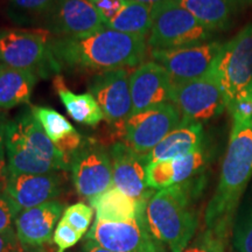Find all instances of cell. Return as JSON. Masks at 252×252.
<instances>
[{"label":"cell","mask_w":252,"mask_h":252,"mask_svg":"<svg viewBox=\"0 0 252 252\" xmlns=\"http://www.w3.org/2000/svg\"><path fill=\"white\" fill-rule=\"evenodd\" d=\"M252 178V119L234 121L220 180L204 213L206 230L226 244Z\"/></svg>","instance_id":"cell-2"},{"label":"cell","mask_w":252,"mask_h":252,"mask_svg":"<svg viewBox=\"0 0 252 252\" xmlns=\"http://www.w3.org/2000/svg\"><path fill=\"white\" fill-rule=\"evenodd\" d=\"M171 102L179 109L182 121L201 124L226 109L224 94L212 70L196 80L174 84Z\"/></svg>","instance_id":"cell-9"},{"label":"cell","mask_w":252,"mask_h":252,"mask_svg":"<svg viewBox=\"0 0 252 252\" xmlns=\"http://www.w3.org/2000/svg\"><path fill=\"white\" fill-rule=\"evenodd\" d=\"M54 88L68 115L75 122L88 126H96L104 119L102 109L91 94H74L68 89L61 76L54 78Z\"/></svg>","instance_id":"cell-24"},{"label":"cell","mask_w":252,"mask_h":252,"mask_svg":"<svg viewBox=\"0 0 252 252\" xmlns=\"http://www.w3.org/2000/svg\"><path fill=\"white\" fill-rule=\"evenodd\" d=\"M1 67H2V64H0V70H1Z\"/></svg>","instance_id":"cell-42"},{"label":"cell","mask_w":252,"mask_h":252,"mask_svg":"<svg viewBox=\"0 0 252 252\" xmlns=\"http://www.w3.org/2000/svg\"><path fill=\"white\" fill-rule=\"evenodd\" d=\"M203 126L201 123L181 121L180 125L166 135L149 154V163L175 159L203 146Z\"/></svg>","instance_id":"cell-20"},{"label":"cell","mask_w":252,"mask_h":252,"mask_svg":"<svg viewBox=\"0 0 252 252\" xmlns=\"http://www.w3.org/2000/svg\"><path fill=\"white\" fill-rule=\"evenodd\" d=\"M232 247L236 252H252V189L238 208L234 228Z\"/></svg>","instance_id":"cell-27"},{"label":"cell","mask_w":252,"mask_h":252,"mask_svg":"<svg viewBox=\"0 0 252 252\" xmlns=\"http://www.w3.org/2000/svg\"><path fill=\"white\" fill-rule=\"evenodd\" d=\"M134 1H138V2H141V4H145L147 6H150V7H156L157 5L161 4V2L166 1V0H134Z\"/></svg>","instance_id":"cell-38"},{"label":"cell","mask_w":252,"mask_h":252,"mask_svg":"<svg viewBox=\"0 0 252 252\" xmlns=\"http://www.w3.org/2000/svg\"><path fill=\"white\" fill-rule=\"evenodd\" d=\"M81 252H113V251H110L108 249L103 248L102 245L96 243V242L93 241V239L86 237V239H84V243L82 245Z\"/></svg>","instance_id":"cell-37"},{"label":"cell","mask_w":252,"mask_h":252,"mask_svg":"<svg viewBox=\"0 0 252 252\" xmlns=\"http://www.w3.org/2000/svg\"><path fill=\"white\" fill-rule=\"evenodd\" d=\"M207 163L208 153L204 146L187 156L149 163L147 185L153 190H161L171 186L184 184L202 175Z\"/></svg>","instance_id":"cell-19"},{"label":"cell","mask_w":252,"mask_h":252,"mask_svg":"<svg viewBox=\"0 0 252 252\" xmlns=\"http://www.w3.org/2000/svg\"><path fill=\"white\" fill-rule=\"evenodd\" d=\"M20 212L14 201L4 190H0V231L15 229V220Z\"/></svg>","instance_id":"cell-32"},{"label":"cell","mask_w":252,"mask_h":252,"mask_svg":"<svg viewBox=\"0 0 252 252\" xmlns=\"http://www.w3.org/2000/svg\"><path fill=\"white\" fill-rule=\"evenodd\" d=\"M39 80L35 72L2 65L0 70V110H11L30 102Z\"/></svg>","instance_id":"cell-22"},{"label":"cell","mask_w":252,"mask_h":252,"mask_svg":"<svg viewBox=\"0 0 252 252\" xmlns=\"http://www.w3.org/2000/svg\"><path fill=\"white\" fill-rule=\"evenodd\" d=\"M6 125L7 121L0 118V181L4 182L8 173L7 156H6Z\"/></svg>","instance_id":"cell-36"},{"label":"cell","mask_w":252,"mask_h":252,"mask_svg":"<svg viewBox=\"0 0 252 252\" xmlns=\"http://www.w3.org/2000/svg\"><path fill=\"white\" fill-rule=\"evenodd\" d=\"M93 216V208L83 202H78L71 204L70 207L64 209L62 220H65L69 225L76 230L78 234L83 236L89 230Z\"/></svg>","instance_id":"cell-29"},{"label":"cell","mask_w":252,"mask_h":252,"mask_svg":"<svg viewBox=\"0 0 252 252\" xmlns=\"http://www.w3.org/2000/svg\"><path fill=\"white\" fill-rule=\"evenodd\" d=\"M50 41L49 32L43 28H0V64L33 71L37 76L59 72Z\"/></svg>","instance_id":"cell-5"},{"label":"cell","mask_w":252,"mask_h":252,"mask_svg":"<svg viewBox=\"0 0 252 252\" xmlns=\"http://www.w3.org/2000/svg\"><path fill=\"white\" fill-rule=\"evenodd\" d=\"M226 109L229 110L232 121L252 119V84H249L231 102H229Z\"/></svg>","instance_id":"cell-30"},{"label":"cell","mask_w":252,"mask_h":252,"mask_svg":"<svg viewBox=\"0 0 252 252\" xmlns=\"http://www.w3.org/2000/svg\"><path fill=\"white\" fill-rule=\"evenodd\" d=\"M90 203L96 210V219L111 222L134 219L146 210L147 204L130 197L115 186L90 198Z\"/></svg>","instance_id":"cell-21"},{"label":"cell","mask_w":252,"mask_h":252,"mask_svg":"<svg viewBox=\"0 0 252 252\" xmlns=\"http://www.w3.org/2000/svg\"><path fill=\"white\" fill-rule=\"evenodd\" d=\"M212 33L176 0H166L152 8L147 46L153 50L201 45L208 42Z\"/></svg>","instance_id":"cell-6"},{"label":"cell","mask_w":252,"mask_h":252,"mask_svg":"<svg viewBox=\"0 0 252 252\" xmlns=\"http://www.w3.org/2000/svg\"><path fill=\"white\" fill-rule=\"evenodd\" d=\"M81 238L82 235L78 234L76 230L69 225L65 220H60L53 236V241L58 247L56 252H65L68 249L75 247L81 241Z\"/></svg>","instance_id":"cell-31"},{"label":"cell","mask_w":252,"mask_h":252,"mask_svg":"<svg viewBox=\"0 0 252 252\" xmlns=\"http://www.w3.org/2000/svg\"><path fill=\"white\" fill-rule=\"evenodd\" d=\"M26 250L19 241L15 229L0 231V252H25Z\"/></svg>","instance_id":"cell-34"},{"label":"cell","mask_w":252,"mask_h":252,"mask_svg":"<svg viewBox=\"0 0 252 252\" xmlns=\"http://www.w3.org/2000/svg\"><path fill=\"white\" fill-rule=\"evenodd\" d=\"M41 23L53 37H84L108 25L89 0H53Z\"/></svg>","instance_id":"cell-12"},{"label":"cell","mask_w":252,"mask_h":252,"mask_svg":"<svg viewBox=\"0 0 252 252\" xmlns=\"http://www.w3.org/2000/svg\"><path fill=\"white\" fill-rule=\"evenodd\" d=\"M106 27L131 35L146 37L152 27V7L134 0L125 1L121 11L108 21Z\"/></svg>","instance_id":"cell-25"},{"label":"cell","mask_w":252,"mask_h":252,"mask_svg":"<svg viewBox=\"0 0 252 252\" xmlns=\"http://www.w3.org/2000/svg\"><path fill=\"white\" fill-rule=\"evenodd\" d=\"M25 252H47V251L43 248H41V249H32V250H26Z\"/></svg>","instance_id":"cell-39"},{"label":"cell","mask_w":252,"mask_h":252,"mask_svg":"<svg viewBox=\"0 0 252 252\" xmlns=\"http://www.w3.org/2000/svg\"><path fill=\"white\" fill-rule=\"evenodd\" d=\"M2 190L21 210L54 201L62 194L64 179L58 172L47 174L7 173Z\"/></svg>","instance_id":"cell-16"},{"label":"cell","mask_w":252,"mask_h":252,"mask_svg":"<svg viewBox=\"0 0 252 252\" xmlns=\"http://www.w3.org/2000/svg\"><path fill=\"white\" fill-rule=\"evenodd\" d=\"M87 237L113 252H163L151 232L145 212L121 222L96 219Z\"/></svg>","instance_id":"cell-10"},{"label":"cell","mask_w":252,"mask_h":252,"mask_svg":"<svg viewBox=\"0 0 252 252\" xmlns=\"http://www.w3.org/2000/svg\"><path fill=\"white\" fill-rule=\"evenodd\" d=\"M147 40L105 27L84 37H52L50 52L60 71L99 72L139 67L146 58Z\"/></svg>","instance_id":"cell-1"},{"label":"cell","mask_w":252,"mask_h":252,"mask_svg":"<svg viewBox=\"0 0 252 252\" xmlns=\"http://www.w3.org/2000/svg\"><path fill=\"white\" fill-rule=\"evenodd\" d=\"M236 2H242V4H248L252 5V0H235Z\"/></svg>","instance_id":"cell-40"},{"label":"cell","mask_w":252,"mask_h":252,"mask_svg":"<svg viewBox=\"0 0 252 252\" xmlns=\"http://www.w3.org/2000/svg\"><path fill=\"white\" fill-rule=\"evenodd\" d=\"M251 84H252V82H251Z\"/></svg>","instance_id":"cell-43"},{"label":"cell","mask_w":252,"mask_h":252,"mask_svg":"<svg viewBox=\"0 0 252 252\" xmlns=\"http://www.w3.org/2000/svg\"><path fill=\"white\" fill-rule=\"evenodd\" d=\"M210 70L228 105L252 82V23L222 45Z\"/></svg>","instance_id":"cell-7"},{"label":"cell","mask_w":252,"mask_h":252,"mask_svg":"<svg viewBox=\"0 0 252 252\" xmlns=\"http://www.w3.org/2000/svg\"><path fill=\"white\" fill-rule=\"evenodd\" d=\"M89 1L98 9V12L106 21L115 17L124 5V2L121 0H89Z\"/></svg>","instance_id":"cell-35"},{"label":"cell","mask_w":252,"mask_h":252,"mask_svg":"<svg viewBox=\"0 0 252 252\" xmlns=\"http://www.w3.org/2000/svg\"><path fill=\"white\" fill-rule=\"evenodd\" d=\"M173 82L161 65L144 62L130 75L132 113L171 102Z\"/></svg>","instance_id":"cell-17"},{"label":"cell","mask_w":252,"mask_h":252,"mask_svg":"<svg viewBox=\"0 0 252 252\" xmlns=\"http://www.w3.org/2000/svg\"><path fill=\"white\" fill-rule=\"evenodd\" d=\"M121 1H123V2H125V1H128V0H121Z\"/></svg>","instance_id":"cell-41"},{"label":"cell","mask_w":252,"mask_h":252,"mask_svg":"<svg viewBox=\"0 0 252 252\" xmlns=\"http://www.w3.org/2000/svg\"><path fill=\"white\" fill-rule=\"evenodd\" d=\"M224 243L213 235L212 232L204 230L187 249L182 252H224Z\"/></svg>","instance_id":"cell-33"},{"label":"cell","mask_w":252,"mask_h":252,"mask_svg":"<svg viewBox=\"0 0 252 252\" xmlns=\"http://www.w3.org/2000/svg\"><path fill=\"white\" fill-rule=\"evenodd\" d=\"M181 113L172 102L132 113L116 125L123 143L139 154H149L167 134L180 125Z\"/></svg>","instance_id":"cell-8"},{"label":"cell","mask_w":252,"mask_h":252,"mask_svg":"<svg viewBox=\"0 0 252 252\" xmlns=\"http://www.w3.org/2000/svg\"><path fill=\"white\" fill-rule=\"evenodd\" d=\"M53 0H8V17L19 25L42 20Z\"/></svg>","instance_id":"cell-28"},{"label":"cell","mask_w":252,"mask_h":252,"mask_svg":"<svg viewBox=\"0 0 252 252\" xmlns=\"http://www.w3.org/2000/svg\"><path fill=\"white\" fill-rule=\"evenodd\" d=\"M69 171L80 196L93 198L112 187L110 152L94 139H84L70 158Z\"/></svg>","instance_id":"cell-11"},{"label":"cell","mask_w":252,"mask_h":252,"mask_svg":"<svg viewBox=\"0 0 252 252\" xmlns=\"http://www.w3.org/2000/svg\"><path fill=\"white\" fill-rule=\"evenodd\" d=\"M220 42L182 47L174 49H153L151 59L167 71L173 84L196 80L210 71L220 50Z\"/></svg>","instance_id":"cell-13"},{"label":"cell","mask_w":252,"mask_h":252,"mask_svg":"<svg viewBox=\"0 0 252 252\" xmlns=\"http://www.w3.org/2000/svg\"><path fill=\"white\" fill-rule=\"evenodd\" d=\"M6 156L8 173L47 174L69 171L64 154L50 140L31 108L7 121Z\"/></svg>","instance_id":"cell-4"},{"label":"cell","mask_w":252,"mask_h":252,"mask_svg":"<svg viewBox=\"0 0 252 252\" xmlns=\"http://www.w3.org/2000/svg\"><path fill=\"white\" fill-rule=\"evenodd\" d=\"M203 176L158 190L146 204V220L154 238L169 252H182L198 226L196 201L202 193Z\"/></svg>","instance_id":"cell-3"},{"label":"cell","mask_w":252,"mask_h":252,"mask_svg":"<svg viewBox=\"0 0 252 252\" xmlns=\"http://www.w3.org/2000/svg\"><path fill=\"white\" fill-rule=\"evenodd\" d=\"M130 75L128 69L103 71L94 75L88 86L110 124H121L132 115Z\"/></svg>","instance_id":"cell-14"},{"label":"cell","mask_w":252,"mask_h":252,"mask_svg":"<svg viewBox=\"0 0 252 252\" xmlns=\"http://www.w3.org/2000/svg\"><path fill=\"white\" fill-rule=\"evenodd\" d=\"M31 110L54 144L76 132V128L71 125V123L54 109L35 105L31 106Z\"/></svg>","instance_id":"cell-26"},{"label":"cell","mask_w":252,"mask_h":252,"mask_svg":"<svg viewBox=\"0 0 252 252\" xmlns=\"http://www.w3.org/2000/svg\"><path fill=\"white\" fill-rule=\"evenodd\" d=\"M63 213L64 206L58 200L21 210L15 220V232L23 247L32 250L52 243Z\"/></svg>","instance_id":"cell-18"},{"label":"cell","mask_w":252,"mask_h":252,"mask_svg":"<svg viewBox=\"0 0 252 252\" xmlns=\"http://www.w3.org/2000/svg\"><path fill=\"white\" fill-rule=\"evenodd\" d=\"M182 7L209 31H223L231 26L235 0H176Z\"/></svg>","instance_id":"cell-23"},{"label":"cell","mask_w":252,"mask_h":252,"mask_svg":"<svg viewBox=\"0 0 252 252\" xmlns=\"http://www.w3.org/2000/svg\"><path fill=\"white\" fill-rule=\"evenodd\" d=\"M109 152L112 162V186L134 200L147 202L154 193L147 185L146 156L137 153L123 141L112 144Z\"/></svg>","instance_id":"cell-15"}]
</instances>
